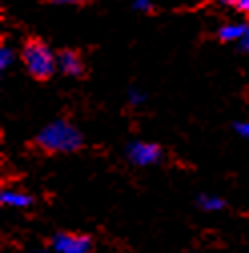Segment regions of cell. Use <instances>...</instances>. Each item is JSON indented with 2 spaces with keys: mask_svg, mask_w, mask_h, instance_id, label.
Returning a JSON list of instances; mask_svg holds the SVG:
<instances>
[{
  "mask_svg": "<svg viewBox=\"0 0 249 253\" xmlns=\"http://www.w3.org/2000/svg\"><path fill=\"white\" fill-rule=\"evenodd\" d=\"M37 145L46 153H73L81 149L83 135L69 121L56 119L37 135Z\"/></svg>",
  "mask_w": 249,
  "mask_h": 253,
  "instance_id": "obj_1",
  "label": "cell"
},
{
  "mask_svg": "<svg viewBox=\"0 0 249 253\" xmlns=\"http://www.w3.org/2000/svg\"><path fill=\"white\" fill-rule=\"evenodd\" d=\"M22 62H24L26 71L39 81L52 77V73L56 71V56L52 54L48 44L39 41V39H33L24 44Z\"/></svg>",
  "mask_w": 249,
  "mask_h": 253,
  "instance_id": "obj_2",
  "label": "cell"
},
{
  "mask_svg": "<svg viewBox=\"0 0 249 253\" xmlns=\"http://www.w3.org/2000/svg\"><path fill=\"white\" fill-rule=\"evenodd\" d=\"M52 247L56 253H90L92 241L83 233H56L52 237Z\"/></svg>",
  "mask_w": 249,
  "mask_h": 253,
  "instance_id": "obj_3",
  "label": "cell"
},
{
  "mask_svg": "<svg viewBox=\"0 0 249 253\" xmlns=\"http://www.w3.org/2000/svg\"><path fill=\"white\" fill-rule=\"evenodd\" d=\"M127 159L137 167H149L161 159V149L155 143L135 141L127 147Z\"/></svg>",
  "mask_w": 249,
  "mask_h": 253,
  "instance_id": "obj_4",
  "label": "cell"
},
{
  "mask_svg": "<svg viewBox=\"0 0 249 253\" xmlns=\"http://www.w3.org/2000/svg\"><path fill=\"white\" fill-rule=\"evenodd\" d=\"M56 69L67 77H81L83 71H84L81 56L75 50H69V48L56 54Z\"/></svg>",
  "mask_w": 249,
  "mask_h": 253,
  "instance_id": "obj_5",
  "label": "cell"
},
{
  "mask_svg": "<svg viewBox=\"0 0 249 253\" xmlns=\"http://www.w3.org/2000/svg\"><path fill=\"white\" fill-rule=\"evenodd\" d=\"M0 203L6 205V207H12V209H26L33 205V197L22 193V191H16V189H2L0 193Z\"/></svg>",
  "mask_w": 249,
  "mask_h": 253,
  "instance_id": "obj_6",
  "label": "cell"
},
{
  "mask_svg": "<svg viewBox=\"0 0 249 253\" xmlns=\"http://www.w3.org/2000/svg\"><path fill=\"white\" fill-rule=\"evenodd\" d=\"M247 33H249V28L245 26V24H241V22H229V24H223L221 28H219V39L221 41H243L245 37H247Z\"/></svg>",
  "mask_w": 249,
  "mask_h": 253,
  "instance_id": "obj_7",
  "label": "cell"
},
{
  "mask_svg": "<svg viewBox=\"0 0 249 253\" xmlns=\"http://www.w3.org/2000/svg\"><path fill=\"white\" fill-rule=\"evenodd\" d=\"M197 203H199V207L203 209V211H221L223 207H225V201L219 197V195H201L199 199H197Z\"/></svg>",
  "mask_w": 249,
  "mask_h": 253,
  "instance_id": "obj_8",
  "label": "cell"
},
{
  "mask_svg": "<svg viewBox=\"0 0 249 253\" xmlns=\"http://www.w3.org/2000/svg\"><path fill=\"white\" fill-rule=\"evenodd\" d=\"M12 62H14V52H12V48H10V46H2V48H0V69H2V71L10 69Z\"/></svg>",
  "mask_w": 249,
  "mask_h": 253,
  "instance_id": "obj_9",
  "label": "cell"
},
{
  "mask_svg": "<svg viewBox=\"0 0 249 253\" xmlns=\"http://www.w3.org/2000/svg\"><path fill=\"white\" fill-rule=\"evenodd\" d=\"M147 101V94L141 90V88H129V103L131 105H135V107H139V105H143Z\"/></svg>",
  "mask_w": 249,
  "mask_h": 253,
  "instance_id": "obj_10",
  "label": "cell"
},
{
  "mask_svg": "<svg viewBox=\"0 0 249 253\" xmlns=\"http://www.w3.org/2000/svg\"><path fill=\"white\" fill-rule=\"evenodd\" d=\"M133 8L139 10V12H151L153 10V4L147 2V0H137V2H133Z\"/></svg>",
  "mask_w": 249,
  "mask_h": 253,
  "instance_id": "obj_11",
  "label": "cell"
},
{
  "mask_svg": "<svg viewBox=\"0 0 249 253\" xmlns=\"http://www.w3.org/2000/svg\"><path fill=\"white\" fill-rule=\"evenodd\" d=\"M235 131H237V135L249 139V123H235Z\"/></svg>",
  "mask_w": 249,
  "mask_h": 253,
  "instance_id": "obj_12",
  "label": "cell"
},
{
  "mask_svg": "<svg viewBox=\"0 0 249 253\" xmlns=\"http://www.w3.org/2000/svg\"><path fill=\"white\" fill-rule=\"evenodd\" d=\"M235 8L241 10V12H249V0H237V2H235Z\"/></svg>",
  "mask_w": 249,
  "mask_h": 253,
  "instance_id": "obj_13",
  "label": "cell"
},
{
  "mask_svg": "<svg viewBox=\"0 0 249 253\" xmlns=\"http://www.w3.org/2000/svg\"><path fill=\"white\" fill-rule=\"evenodd\" d=\"M241 46H243V50H247V52H249V33H247V37L241 41Z\"/></svg>",
  "mask_w": 249,
  "mask_h": 253,
  "instance_id": "obj_14",
  "label": "cell"
},
{
  "mask_svg": "<svg viewBox=\"0 0 249 253\" xmlns=\"http://www.w3.org/2000/svg\"><path fill=\"white\" fill-rule=\"evenodd\" d=\"M41 253H42V251H41Z\"/></svg>",
  "mask_w": 249,
  "mask_h": 253,
  "instance_id": "obj_15",
  "label": "cell"
}]
</instances>
